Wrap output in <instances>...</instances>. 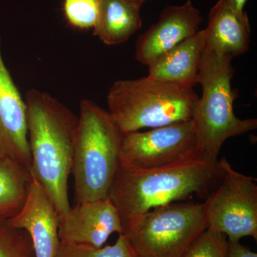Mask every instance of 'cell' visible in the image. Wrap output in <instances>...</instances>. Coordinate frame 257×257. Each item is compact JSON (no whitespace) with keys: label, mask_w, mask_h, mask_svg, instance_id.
Returning a JSON list of instances; mask_svg holds the SVG:
<instances>
[{"label":"cell","mask_w":257,"mask_h":257,"mask_svg":"<svg viewBox=\"0 0 257 257\" xmlns=\"http://www.w3.org/2000/svg\"><path fill=\"white\" fill-rule=\"evenodd\" d=\"M224 173L220 160L211 162L198 156L152 170L119 166L108 197L119 212L124 234L152 209L186 202L194 195L205 200Z\"/></svg>","instance_id":"6da1fadb"},{"label":"cell","mask_w":257,"mask_h":257,"mask_svg":"<svg viewBox=\"0 0 257 257\" xmlns=\"http://www.w3.org/2000/svg\"><path fill=\"white\" fill-rule=\"evenodd\" d=\"M25 101L30 174L41 185L60 218L71 208L68 179L79 117L53 96L37 89L27 92Z\"/></svg>","instance_id":"7a4b0ae2"},{"label":"cell","mask_w":257,"mask_h":257,"mask_svg":"<svg viewBox=\"0 0 257 257\" xmlns=\"http://www.w3.org/2000/svg\"><path fill=\"white\" fill-rule=\"evenodd\" d=\"M232 58L218 55L206 47L198 84L202 86L193 114L197 134V155L216 162L226 140L256 130V119H241L234 114L236 90L231 88L234 74Z\"/></svg>","instance_id":"3957f363"},{"label":"cell","mask_w":257,"mask_h":257,"mask_svg":"<svg viewBox=\"0 0 257 257\" xmlns=\"http://www.w3.org/2000/svg\"><path fill=\"white\" fill-rule=\"evenodd\" d=\"M78 117L72 167L77 204L108 197L124 136L108 111L94 101H81Z\"/></svg>","instance_id":"277c9868"},{"label":"cell","mask_w":257,"mask_h":257,"mask_svg":"<svg viewBox=\"0 0 257 257\" xmlns=\"http://www.w3.org/2000/svg\"><path fill=\"white\" fill-rule=\"evenodd\" d=\"M198 99L193 88L149 76L116 81L106 97L108 112L123 134L189 121Z\"/></svg>","instance_id":"5b68a950"},{"label":"cell","mask_w":257,"mask_h":257,"mask_svg":"<svg viewBox=\"0 0 257 257\" xmlns=\"http://www.w3.org/2000/svg\"><path fill=\"white\" fill-rule=\"evenodd\" d=\"M207 229L203 203H171L145 213L124 233L135 257H182Z\"/></svg>","instance_id":"8992f818"},{"label":"cell","mask_w":257,"mask_h":257,"mask_svg":"<svg viewBox=\"0 0 257 257\" xmlns=\"http://www.w3.org/2000/svg\"><path fill=\"white\" fill-rule=\"evenodd\" d=\"M220 183L203 202L207 229L237 242L245 236L257 239L256 179L240 173L226 158Z\"/></svg>","instance_id":"52a82bcc"},{"label":"cell","mask_w":257,"mask_h":257,"mask_svg":"<svg viewBox=\"0 0 257 257\" xmlns=\"http://www.w3.org/2000/svg\"><path fill=\"white\" fill-rule=\"evenodd\" d=\"M197 155V134L192 119L124 134L119 166L130 170L160 168Z\"/></svg>","instance_id":"ba28073f"},{"label":"cell","mask_w":257,"mask_h":257,"mask_svg":"<svg viewBox=\"0 0 257 257\" xmlns=\"http://www.w3.org/2000/svg\"><path fill=\"white\" fill-rule=\"evenodd\" d=\"M0 157L31 170L28 106L3 59L0 36Z\"/></svg>","instance_id":"9c48e42d"},{"label":"cell","mask_w":257,"mask_h":257,"mask_svg":"<svg viewBox=\"0 0 257 257\" xmlns=\"http://www.w3.org/2000/svg\"><path fill=\"white\" fill-rule=\"evenodd\" d=\"M61 241L99 248L114 233L123 234L117 209L109 197L79 203L59 218Z\"/></svg>","instance_id":"30bf717a"},{"label":"cell","mask_w":257,"mask_h":257,"mask_svg":"<svg viewBox=\"0 0 257 257\" xmlns=\"http://www.w3.org/2000/svg\"><path fill=\"white\" fill-rule=\"evenodd\" d=\"M203 19L199 10L187 0L182 5H170L156 23L139 37L135 58L148 66L178 44L199 31Z\"/></svg>","instance_id":"8fae6325"},{"label":"cell","mask_w":257,"mask_h":257,"mask_svg":"<svg viewBox=\"0 0 257 257\" xmlns=\"http://www.w3.org/2000/svg\"><path fill=\"white\" fill-rule=\"evenodd\" d=\"M7 222L28 232L35 257H56L60 243L58 214L41 185L32 175L25 204Z\"/></svg>","instance_id":"7c38bea8"},{"label":"cell","mask_w":257,"mask_h":257,"mask_svg":"<svg viewBox=\"0 0 257 257\" xmlns=\"http://www.w3.org/2000/svg\"><path fill=\"white\" fill-rule=\"evenodd\" d=\"M206 44L205 30H199L149 64V77L193 88L198 84Z\"/></svg>","instance_id":"4fadbf2b"},{"label":"cell","mask_w":257,"mask_h":257,"mask_svg":"<svg viewBox=\"0 0 257 257\" xmlns=\"http://www.w3.org/2000/svg\"><path fill=\"white\" fill-rule=\"evenodd\" d=\"M206 47L219 55L234 58L249 49V20L246 13H239L227 0H218L209 17Z\"/></svg>","instance_id":"5bb4252c"},{"label":"cell","mask_w":257,"mask_h":257,"mask_svg":"<svg viewBox=\"0 0 257 257\" xmlns=\"http://www.w3.org/2000/svg\"><path fill=\"white\" fill-rule=\"evenodd\" d=\"M99 6L94 33L106 45L127 41L143 25L141 7L127 0H97Z\"/></svg>","instance_id":"9a60e30c"},{"label":"cell","mask_w":257,"mask_h":257,"mask_svg":"<svg viewBox=\"0 0 257 257\" xmlns=\"http://www.w3.org/2000/svg\"><path fill=\"white\" fill-rule=\"evenodd\" d=\"M30 171L9 159L0 157V220L12 219L26 201Z\"/></svg>","instance_id":"2e32d148"},{"label":"cell","mask_w":257,"mask_h":257,"mask_svg":"<svg viewBox=\"0 0 257 257\" xmlns=\"http://www.w3.org/2000/svg\"><path fill=\"white\" fill-rule=\"evenodd\" d=\"M56 257H135L124 234H119L113 245L96 248L87 245L61 241Z\"/></svg>","instance_id":"e0dca14e"},{"label":"cell","mask_w":257,"mask_h":257,"mask_svg":"<svg viewBox=\"0 0 257 257\" xmlns=\"http://www.w3.org/2000/svg\"><path fill=\"white\" fill-rule=\"evenodd\" d=\"M0 257H35L28 232L0 220Z\"/></svg>","instance_id":"ac0fdd59"},{"label":"cell","mask_w":257,"mask_h":257,"mask_svg":"<svg viewBox=\"0 0 257 257\" xmlns=\"http://www.w3.org/2000/svg\"><path fill=\"white\" fill-rule=\"evenodd\" d=\"M64 13L74 28H94L99 13L97 0H64Z\"/></svg>","instance_id":"d6986e66"},{"label":"cell","mask_w":257,"mask_h":257,"mask_svg":"<svg viewBox=\"0 0 257 257\" xmlns=\"http://www.w3.org/2000/svg\"><path fill=\"white\" fill-rule=\"evenodd\" d=\"M226 237L221 233L207 229L182 257H226Z\"/></svg>","instance_id":"ffe728a7"},{"label":"cell","mask_w":257,"mask_h":257,"mask_svg":"<svg viewBox=\"0 0 257 257\" xmlns=\"http://www.w3.org/2000/svg\"><path fill=\"white\" fill-rule=\"evenodd\" d=\"M226 257H257V253L251 251L248 246L237 242L228 241Z\"/></svg>","instance_id":"44dd1931"},{"label":"cell","mask_w":257,"mask_h":257,"mask_svg":"<svg viewBox=\"0 0 257 257\" xmlns=\"http://www.w3.org/2000/svg\"><path fill=\"white\" fill-rule=\"evenodd\" d=\"M230 5L236 12L239 13H244V7L247 0H227Z\"/></svg>","instance_id":"7402d4cb"},{"label":"cell","mask_w":257,"mask_h":257,"mask_svg":"<svg viewBox=\"0 0 257 257\" xmlns=\"http://www.w3.org/2000/svg\"><path fill=\"white\" fill-rule=\"evenodd\" d=\"M127 1L130 2V3H133V4L141 7L146 0H127Z\"/></svg>","instance_id":"603a6c76"}]
</instances>
